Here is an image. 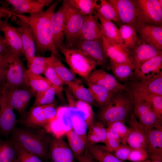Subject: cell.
Returning a JSON list of instances; mask_svg holds the SVG:
<instances>
[{
	"label": "cell",
	"instance_id": "obj_1",
	"mask_svg": "<svg viewBox=\"0 0 162 162\" xmlns=\"http://www.w3.org/2000/svg\"><path fill=\"white\" fill-rule=\"evenodd\" d=\"M60 0H56L42 12L29 14V16L12 12L13 16L25 22L30 26L34 39L36 52L43 54L46 52L57 57L58 52L54 45L51 25V18Z\"/></svg>",
	"mask_w": 162,
	"mask_h": 162
},
{
	"label": "cell",
	"instance_id": "obj_2",
	"mask_svg": "<svg viewBox=\"0 0 162 162\" xmlns=\"http://www.w3.org/2000/svg\"><path fill=\"white\" fill-rule=\"evenodd\" d=\"M10 135V138L24 149L47 162L51 136L44 128L16 126Z\"/></svg>",
	"mask_w": 162,
	"mask_h": 162
},
{
	"label": "cell",
	"instance_id": "obj_3",
	"mask_svg": "<svg viewBox=\"0 0 162 162\" xmlns=\"http://www.w3.org/2000/svg\"><path fill=\"white\" fill-rule=\"evenodd\" d=\"M132 93L130 89L114 93L109 102L100 108L98 116L107 126L117 121L125 122L133 113Z\"/></svg>",
	"mask_w": 162,
	"mask_h": 162
},
{
	"label": "cell",
	"instance_id": "obj_4",
	"mask_svg": "<svg viewBox=\"0 0 162 162\" xmlns=\"http://www.w3.org/2000/svg\"><path fill=\"white\" fill-rule=\"evenodd\" d=\"M60 51L71 70L84 78L98 66L94 60L80 50L65 47Z\"/></svg>",
	"mask_w": 162,
	"mask_h": 162
},
{
	"label": "cell",
	"instance_id": "obj_5",
	"mask_svg": "<svg viewBox=\"0 0 162 162\" xmlns=\"http://www.w3.org/2000/svg\"><path fill=\"white\" fill-rule=\"evenodd\" d=\"M131 91L133 105V113L145 130L152 127L162 125V116L156 114L150 104L136 92Z\"/></svg>",
	"mask_w": 162,
	"mask_h": 162
},
{
	"label": "cell",
	"instance_id": "obj_6",
	"mask_svg": "<svg viewBox=\"0 0 162 162\" xmlns=\"http://www.w3.org/2000/svg\"><path fill=\"white\" fill-rule=\"evenodd\" d=\"M57 117V110L53 102L49 104L32 106L26 118L20 120L23 126L43 128Z\"/></svg>",
	"mask_w": 162,
	"mask_h": 162
},
{
	"label": "cell",
	"instance_id": "obj_7",
	"mask_svg": "<svg viewBox=\"0 0 162 162\" xmlns=\"http://www.w3.org/2000/svg\"><path fill=\"white\" fill-rule=\"evenodd\" d=\"M8 64L5 75L6 88L27 86L26 82L25 69L19 57L8 46L5 50Z\"/></svg>",
	"mask_w": 162,
	"mask_h": 162
},
{
	"label": "cell",
	"instance_id": "obj_8",
	"mask_svg": "<svg viewBox=\"0 0 162 162\" xmlns=\"http://www.w3.org/2000/svg\"><path fill=\"white\" fill-rule=\"evenodd\" d=\"M65 47L80 50L94 60L98 66L104 69H110V61L105 53L102 39L92 40L75 39Z\"/></svg>",
	"mask_w": 162,
	"mask_h": 162
},
{
	"label": "cell",
	"instance_id": "obj_9",
	"mask_svg": "<svg viewBox=\"0 0 162 162\" xmlns=\"http://www.w3.org/2000/svg\"><path fill=\"white\" fill-rule=\"evenodd\" d=\"M36 92L28 86L22 88H6L5 95L10 107L19 114L23 120L28 114L27 107Z\"/></svg>",
	"mask_w": 162,
	"mask_h": 162
},
{
	"label": "cell",
	"instance_id": "obj_10",
	"mask_svg": "<svg viewBox=\"0 0 162 162\" xmlns=\"http://www.w3.org/2000/svg\"><path fill=\"white\" fill-rule=\"evenodd\" d=\"M136 0L138 13L136 26L147 24L162 26V8L158 0Z\"/></svg>",
	"mask_w": 162,
	"mask_h": 162
},
{
	"label": "cell",
	"instance_id": "obj_11",
	"mask_svg": "<svg viewBox=\"0 0 162 162\" xmlns=\"http://www.w3.org/2000/svg\"><path fill=\"white\" fill-rule=\"evenodd\" d=\"M5 85L0 92V136L7 139L20 123L13 110L10 107L5 95Z\"/></svg>",
	"mask_w": 162,
	"mask_h": 162
},
{
	"label": "cell",
	"instance_id": "obj_12",
	"mask_svg": "<svg viewBox=\"0 0 162 162\" xmlns=\"http://www.w3.org/2000/svg\"><path fill=\"white\" fill-rule=\"evenodd\" d=\"M85 78L87 83L102 87L113 93L129 89L128 86L120 82L103 68L94 70Z\"/></svg>",
	"mask_w": 162,
	"mask_h": 162
},
{
	"label": "cell",
	"instance_id": "obj_13",
	"mask_svg": "<svg viewBox=\"0 0 162 162\" xmlns=\"http://www.w3.org/2000/svg\"><path fill=\"white\" fill-rule=\"evenodd\" d=\"M67 4L65 0L62 2L59 9L52 15L50 25L54 45L58 52L65 47L64 43L65 36Z\"/></svg>",
	"mask_w": 162,
	"mask_h": 162
},
{
	"label": "cell",
	"instance_id": "obj_14",
	"mask_svg": "<svg viewBox=\"0 0 162 162\" xmlns=\"http://www.w3.org/2000/svg\"><path fill=\"white\" fill-rule=\"evenodd\" d=\"M115 9L119 23L130 26L135 29L137 22L136 0H108Z\"/></svg>",
	"mask_w": 162,
	"mask_h": 162
},
{
	"label": "cell",
	"instance_id": "obj_15",
	"mask_svg": "<svg viewBox=\"0 0 162 162\" xmlns=\"http://www.w3.org/2000/svg\"><path fill=\"white\" fill-rule=\"evenodd\" d=\"M48 158L50 162H75L72 152L62 137L51 136Z\"/></svg>",
	"mask_w": 162,
	"mask_h": 162
},
{
	"label": "cell",
	"instance_id": "obj_16",
	"mask_svg": "<svg viewBox=\"0 0 162 162\" xmlns=\"http://www.w3.org/2000/svg\"><path fill=\"white\" fill-rule=\"evenodd\" d=\"M104 48L110 63L133 64L129 49L124 45L102 37Z\"/></svg>",
	"mask_w": 162,
	"mask_h": 162
},
{
	"label": "cell",
	"instance_id": "obj_17",
	"mask_svg": "<svg viewBox=\"0 0 162 162\" xmlns=\"http://www.w3.org/2000/svg\"><path fill=\"white\" fill-rule=\"evenodd\" d=\"M66 3L67 8L64 36L65 47H67L70 42L76 38L81 29L86 16L81 14Z\"/></svg>",
	"mask_w": 162,
	"mask_h": 162
},
{
	"label": "cell",
	"instance_id": "obj_18",
	"mask_svg": "<svg viewBox=\"0 0 162 162\" xmlns=\"http://www.w3.org/2000/svg\"><path fill=\"white\" fill-rule=\"evenodd\" d=\"M129 50L134 70L146 61L162 54V50L139 39L135 46Z\"/></svg>",
	"mask_w": 162,
	"mask_h": 162
},
{
	"label": "cell",
	"instance_id": "obj_19",
	"mask_svg": "<svg viewBox=\"0 0 162 162\" xmlns=\"http://www.w3.org/2000/svg\"><path fill=\"white\" fill-rule=\"evenodd\" d=\"M52 0H6L8 4L12 6L13 13L18 15L25 13H39L43 11L45 6H50Z\"/></svg>",
	"mask_w": 162,
	"mask_h": 162
},
{
	"label": "cell",
	"instance_id": "obj_20",
	"mask_svg": "<svg viewBox=\"0 0 162 162\" xmlns=\"http://www.w3.org/2000/svg\"><path fill=\"white\" fill-rule=\"evenodd\" d=\"M10 17L7 16L4 20H0V32L3 33L8 46L19 57L23 55L21 39L17 27L11 26L8 22Z\"/></svg>",
	"mask_w": 162,
	"mask_h": 162
},
{
	"label": "cell",
	"instance_id": "obj_21",
	"mask_svg": "<svg viewBox=\"0 0 162 162\" xmlns=\"http://www.w3.org/2000/svg\"><path fill=\"white\" fill-rule=\"evenodd\" d=\"M128 120L130 131L127 138V145L132 148L145 149L146 141L145 130L133 113Z\"/></svg>",
	"mask_w": 162,
	"mask_h": 162
},
{
	"label": "cell",
	"instance_id": "obj_22",
	"mask_svg": "<svg viewBox=\"0 0 162 162\" xmlns=\"http://www.w3.org/2000/svg\"><path fill=\"white\" fill-rule=\"evenodd\" d=\"M162 54L153 57L144 62L134 70L133 76L136 81L152 78L162 73Z\"/></svg>",
	"mask_w": 162,
	"mask_h": 162
},
{
	"label": "cell",
	"instance_id": "obj_23",
	"mask_svg": "<svg viewBox=\"0 0 162 162\" xmlns=\"http://www.w3.org/2000/svg\"><path fill=\"white\" fill-rule=\"evenodd\" d=\"M135 29L141 40L162 50V26L141 24L137 25Z\"/></svg>",
	"mask_w": 162,
	"mask_h": 162
},
{
	"label": "cell",
	"instance_id": "obj_24",
	"mask_svg": "<svg viewBox=\"0 0 162 162\" xmlns=\"http://www.w3.org/2000/svg\"><path fill=\"white\" fill-rule=\"evenodd\" d=\"M21 39L23 55L27 61H29L35 56L36 46L31 28L27 23L19 19L16 22Z\"/></svg>",
	"mask_w": 162,
	"mask_h": 162
},
{
	"label": "cell",
	"instance_id": "obj_25",
	"mask_svg": "<svg viewBox=\"0 0 162 162\" xmlns=\"http://www.w3.org/2000/svg\"><path fill=\"white\" fill-rule=\"evenodd\" d=\"M98 20L93 14L86 16L81 29L75 39L90 40L101 39L100 24Z\"/></svg>",
	"mask_w": 162,
	"mask_h": 162
},
{
	"label": "cell",
	"instance_id": "obj_26",
	"mask_svg": "<svg viewBox=\"0 0 162 162\" xmlns=\"http://www.w3.org/2000/svg\"><path fill=\"white\" fill-rule=\"evenodd\" d=\"M130 89L162 96V73L148 80L135 81L131 83Z\"/></svg>",
	"mask_w": 162,
	"mask_h": 162
},
{
	"label": "cell",
	"instance_id": "obj_27",
	"mask_svg": "<svg viewBox=\"0 0 162 162\" xmlns=\"http://www.w3.org/2000/svg\"><path fill=\"white\" fill-rule=\"evenodd\" d=\"M145 149L149 155H162V125L148 128L145 130Z\"/></svg>",
	"mask_w": 162,
	"mask_h": 162
},
{
	"label": "cell",
	"instance_id": "obj_28",
	"mask_svg": "<svg viewBox=\"0 0 162 162\" xmlns=\"http://www.w3.org/2000/svg\"><path fill=\"white\" fill-rule=\"evenodd\" d=\"M93 14L100 21L102 37L117 44L124 45L120 37L119 28L115 25L112 21L103 17L95 11Z\"/></svg>",
	"mask_w": 162,
	"mask_h": 162
},
{
	"label": "cell",
	"instance_id": "obj_29",
	"mask_svg": "<svg viewBox=\"0 0 162 162\" xmlns=\"http://www.w3.org/2000/svg\"><path fill=\"white\" fill-rule=\"evenodd\" d=\"M18 145L14 140L0 138V162H15L17 155Z\"/></svg>",
	"mask_w": 162,
	"mask_h": 162
},
{
	"label": "cell",
	"instance_id": "obj_30",
	"mask_svg": "<svg viewBox=\"0 0 162 162\" xmlns=\"http://www.w3.org/2000/svg\"><path fill=\"white\" fill-rule=\"evenodd\" d=\"M25 77L26 86L36 93L44 91L52 86L46 77L34 74L28 69L26 70Z\"/></svg>",
	"mask_w": 162,
	"mask_h": 162
},
{
	"label": "cell",
	"instance_id": "obj_31",
	"mask_svg": "<svg viewBox=\"0 0 162 162\" xmlns=\"http://www.w3.org/2000/svg\"><path fill=\"white\" fill-rule=\"evenodd\" d=\"M66 84L78 100L86 102L91 106L99 107L89 90L81 84L80 80L68 82Z\"/></svg>",
	"mask_w": 162,
	"mask_h": 162
},
{
	"label": "cell",
	"instance_id": "obj_32",
	"mask_svg": "<svg viewBox=\"0 0 162 162\" xmlns=\"http://www.w3.org/2000/svg\"><path fill=\"white\" fill-rule=\"evenodd\" d=\"M50 64L61 80L66 84L77 80L75 73L65 66L56 56L51 54Z\"/></svg>",
	"mask_w": 162,
	"mask_h": 162
},
{
	"label": "cell",
	"instance_id": "obj_33",
	"mask_svg": "<svg viewBox=\"0 0 162 162\" xmlns=\"http://www.w3.org/2000/svg\"><path fill=\"white\" fill-rule=\"evenodd\" d=\"M68 145L76 159L83 155L87 150L86 146L82 140L71 128L65 134Z\"/></svg>",
	"mask_w": 162,
	"mask_h": 162
},
{
	"label": "cell",
	"instance_id": "obj_34",
	"mask_svg": "<svg viewBox=\"0 0 162 162\" xmlns=\"http://www.w3.org/2000/svg\"><path fill=\"white\" fill-rule=\"evenodd\" d=\"M88 89L92 97L100 108L105 106L110 101L114 93L102 87L88 83Z\"/></svg>",
	"mask_w": 162,
	"mask_h": 162
},
{
	"label": "cell",
	"instance_id": "obj_35",
	"mask_svg": "<svg viewBox=\"0 0 162 162\" xmlns=\"http://www.w3.org/2000/svg\"><path fill=\"white\" fill-rule=\"evenodd\" d=\"M87 150L92 157L98 162H124L101 146L96 144L89 145Z\"/></svg>",
	"mask_w": 162,
	"mask_h": 162
},
{
	"label": "cell",
	"instance_id": "obj_36",
	"mask_svg": "<svg viewBox=\"0 0 162 162\" xmlns=\"http://www.w3.org/2000/svg\"><path fill=\"white\" fill-rule=\"evenodd\" d=\"M110 63L113 75L119 82L125 81L132 77L135 70L133 64Z\"/></svg>",
	"mask_w": 162,
	"mask_h": 162
},
{
	"label": "cell",
	"instance_id": "obj_37",
	"mask_svg": "<svg viewBox=\"0 0 162 162\" xmlns=\"http://www.w3.org/2000/svg\"><path fill=\"white\" fill-rule=\"evenodd\" d=\"M68 4L85 16L93 14L98 3L96 0H66Z\"/></svg>",
	"mask_w": 162,
	"mask_h": 162
},
{
	"label": "cell",
	"instance_id": "obj_38",
	"mask_svg": "<svg viewBox=\"0 0 162 162\" xmlns=\"http://www.w3.org/2000/svg\"><path fill=\"white\" fill-rule=\"evenodd\" d=\"M123 44L127 48L131 49L136 43L138 38L136 29L127 25H121L119 28Z\"/></svg>",
	"mask_w": 162,
	"mask_h": 162
},
{
	"label": "cell",
	"instance_id": "obj_39",
	"mask_svg": "<svg viewBox=\"0 0 162 162\" xmlns=\"http://www.w3.org/2000/svg\"><path fill=\"white\" fill-rule=\"evenodd\" d=\"M95 11L105 19L119 23L116 11L108 0H100V3L96 6Z\"/></svg>",
	"mask_w": 162,
	"mask_h": 162
},
{
	"label": "cell",
	"instance_id": "obj_40",
	"mask_svg": "<svg viewBox=\"0 0 162 162\" xmlns=\"http://www.w3.org/2000/svg\"><path fill=\"white\" fill-rule=\"evenodd\" d=\"M56 94V90L52 86L44 91L37 92L32 106L46 105L53 102Z\"/></svg>",
	"mask_w": 162,
	"mask_h": 162
},
{
	"label": "cell",
	"instance_id": "obj_41",
	"mask_svg": "<svg viewBox=\"0 0 162 162\" xmlns=\"http://www.w3.org/2000/svg\"><path fill=\"white\" fill-rule=\"evenodd\" d=\"M72 127L74 131L83 141L85 144L86 149L90 145L88 141L86 123L82 118L78 116H74L72 118Z\"/></svg>",
	"mask_w": 162,
	"mask_h": 162
},
{
	"label": "cell",
	"instance_id": "obj_42",
	"mask_svg": "<svg viewBox=\"0 0 162 162\" xmlns=\"http://www.w3.org/2000/svg\"><path fill=\"white\" fill-rule=\"evenodd\" d=\"M135 92L150 104L156 114L162 116V96L145 92Z\"/></svg>",
	"mask_w": 162,
	"mask_h": 162
},
{
	"label": "cell",
	"instance_id": "obj_43",
	"mask_svg": "<svg viewBox=\"0 0 162 162\" xmlns=\"http://www.w3.org/2000/svg\"><path fill=\"white\" fill-rule=\"evenodd\" d=\"M46 78L55 88L56 94L61 93L63 89L64 82L57 74L53 68L50 64L46 67L44 74Z\"/></svg>",
	"mask_w": 162,
	"mask_h": 162
},
{
	"label": "cell",
	"instance_id": "obj_44",
	"mask_svg": "<svg viewBox=\"0 0 162 162\" xmlns=\"http://www.w3.org/2000/svg\"><path fill=\"white\" fill-rule=\"evenodd\" d=\"M44 128L47 132L52 134L53 136L56 137H62L68 130H66L64 124L57 117Z\"/></svg>",
	"mask_w": 162,
	"mask_h": 162
},
{
	"label": "cell",
	"instance_id": "obj_45",
	"mask_svg": "<svg viewBox=\"0 0 162 162\" xmlns=\"http://www.w3.org/2000/svg\"><path fill=\"white\" fill-rule=\"evenodd\" d=\"M76 107L83 111L85 114V121L87 124L88 128H89L94 122V113L92 106L85 102L78 100L75 103Z\"/></svg>",
	"mask_w": 162,
	"mask_h": 162
},
{
	"label": "cell",
	"instance_id": "obj_46",
	"mask_svg": "<svg viewBox=\"0 0 162 162\" xmlns=\"http://www.w3.org/2000/svg\"><path fill=\"white\" fill-rule=\"evenodd\" d=\"M125 122L123 121L116 122L110 123L107 126L111 127L117 132L121 138L122 144L128 145L127 138L130 130L129 127L125 124Z\"/></svg>",
	"mask_w": 162,
	"mask_h": 162
},
{
	"label": "cell",
	"instance_id": "obj_47",
	"mask_svg": "<svg viewBox=\"0 0 162 162\" xmlns=\"http://www.w3.org/2000/svg\"><path fill=\"white\" fill-rule=\"evenodd\" d=\"M18 145V154L15 162H46L38 157L26 151Z\"/></svg>",
	"mask_w": 162,
	"mask_h": 162
},
{
	"label": "cell",
	"instance_id": "obj_48",
	"mask_svg": "<svg viewBox=\"0 0 162 162\" xmlns=\"http://www.w3.org/2000/svg\"><path fill=\"white\" fill-rule=\"evenodd\" d=\"M8 60L5 50L0 55V92L5 85V75Z\"/></svg>",
	"mask_w": 162,
	"mask_h": 162
},
{
	"label": "cell",
	"instance_id": "obj_49",
	"mask_svg": "<svg viewBox=\"0 0 162 162\" xmlns=\"http://www.w3.org/2000/svg\"><path fill=\"white\" fill-rule=\"evenodd\" d=\"M149 154L144 149L132 148L127 160L130 162H139L147 159Z\"/></svg>",
	"mask_w": 162,
	"mask_h": 162
},
{
	"label": "cell",
	"instance_id": "obj_50",
	"mask_svg": "<svg viewBox=\"0 0 162 162\" xmlns=\"http://www.w3.org/2000/svg\"><path fill=\"white\" fill-rule=\"evenodd\" d=\"M132 149L128 145L121 144L119 148L114 152V155L120 160L124 161L127 160Z\"/></svg>",
	"mask_w": 162,
	"mask_h": 162
},
{
	"label": "cell",
	"instance_id": "obj_51",
	"mask_svg": "<svg viewBox=\"0 0 162 162\" xmlns=\"http://www.w3.org/2000/svg\"><path fill=\"white\" fill-rule=\"evenodd\" d=\"M105 146H102L106 151L112 153L114 152L120 146L121 144L112 137L106 140Z\"/></svg>",
	"mask_w": 162,
	"mask_h": 162
},
{
	"label": "cell",
	"instance_id": "obj_52",
	"mask_svg": "<svg viewBox=\"0 0 162 162\" xmlns=\"http://www.w3.org/2000/svg\"><path fill=\"white\" fill-rule=\"evenodd\" d=\"M27 64L28 68V69L32 73L37 74H44L47 67L32 62H30Z\"/></svg>",
	"mask_w": 162,
	"mask_h": 162
},
{
	"label": "cell",
	"instance_id": "obj_53",
	"mask_svg": "<svg viewBox=\"0 0 162 162\" xmlns=\"http://www.w3.org/2000/svg\"><path fill=\"white\" fill-rule=\"evenodd\" d=\"M87 138L88 143L90 145L101 142L99 137L90 130H89L87 134Z\"/></svg>",
	"mask_w": 162,
	"mask_h": 162
},
{
	"label": "cell",
	"instance_id": "obj_54",
	"mask_svg": "<svg viewBox=\"0 0 162 162\" xmlns=\"http://www.w3.org/2000/svg\"><path fill=\"white\" fill-rule=\"evenodd\" d=\"M13 12L12 10L8 8L5 4H3L2 6H0V20L3 17H5L7 16L10 17L12 16Z\"/></svg>",
	"mask_w": 162,
	"mask_h": 162
},
{
	"label": "cell",
	"instance_id": "obj_55",
	"mask_svg": "<svg viewBox=\"0 0 162 162\" xmlns=\"http://www.w3.org/2000/svg\"><path fill=\"white\" fill-rule=\"evenodd\" d=\"M106 129L104 124L102 122L99 123V136L101 142L105 143L106 141Z\"/></svg>",
	"mask_w": 162,
	"mask_h": 162
},
{
	"label": "cell",
	"instance_id": "obj_56",
	"mask_svg": "<svg viewBox=\"0 0 162 162\" xmlns=\"http://www.w3.org/2000/svg\"><path fill=\"white\" fill-rule=\"evenodd\" d=\"M76 159L79 162H97L89 154L87 150L83 155Z\"/></svg>",
	"mask_w": 162,
	"mask_h": 162
},
{
	"label": "cell",
	"instance_id": "obj_57",
	"mask_svg": "<svg viewBox=\"0 0 162 162\" xmlns=\"http://www.w3.org/2000/svg\"><path fill=\"white\" fill-rule=\"evenodd\" d=\"M106 129L110 134L112 137L121 144V138L117 132L114 129L109 126H107Z\"/></svg>",
	"mask_w": 162,
	"mask_h": 162
},
{
	"label": "cell",
	"instance_id": "obj_58",
	"mask_svg": "<svg viewBox=\"0 0 162 162\" xmlns=\"http://www.w3.org/2000/svg\"><path fill=\"white\" fill-rule=\"evenodd\" d=\"M8 46L4 36L0 33V55Z\"/></svg>",
	"mask_w": 162,
	"mask_h": 162
},
{
	"label": "cell",
	"instance_id": "obj_59",
	"mask_svg": "<svg viewBox=\"0 0 162 162\" xmlns=\"http://www.w3.org/2000/svg\"><path fill=\"white\" fill-rule=\"evenodd\" d=\"M139 162H162V161L152 160H148L147 159Z\"/></svg>",
	"mask_w": 162,
	"mask_h": 162
},
{
	"label": "cell",
	"instance_id": "obj_60",
	"mask_svg": "<svg viewBox=\"0 0 162 162\" xmlns=\"http://www.w3.org/2000/svg\"><path fill=\"white\" fill-rule=\"evenodd\" d=\"M159 3L161 7L162 8V0H158Z\"/></svg>",
	"mask_w": 162,
	"mask_h": 162
}]
</instances>
